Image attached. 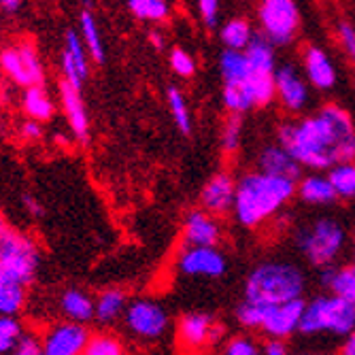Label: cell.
I'll return each instance as SVG.
<instances>
[{
	"label": "cell",
	"instance_id": "6da1fadb",
	"mask_svg": "<svg viewBox=\"0 0 355 355\" xmlns=\"http://www.w3.org/2000/svg\"><path fill=\"white\" fill-rule=\"evenodd\" d=\"M281 145L304 168L326 171L355 162V123L351 115L330 103L317 115L298 121H285L277 130Z\"/></svg>",
	"mask_w": 355,
	"mask_h": 355
},
{
	"label": "cell",
	"instance_id": "7a4b0ae2",
	"mask_svg": "<svg viewBox=\"0 0 355 355\" xmlns=\"http://www.w3.org/2000/svg\"><path fill=\"white\" fill-rule=\"evenodd\" d=\"M296 196V183L268 177L262 173H247L236 181V196L232 213L245 228H257L275 217L289 200Z\"/></svg>",
	"mask_w": 355,
	"mask_h": 355
},
{
	"label": "cell",
	"instance_id": "3957f363",
	"mask_svg": "<svg viewBox=\"0 0 355 355\" xmlns=\"http://www.w3.org/2000/svg\"><path fill=\"white\" fill-rule=\"evenodd\" d=\"M306 277L302 268L287 260H268L257 264L245 279L243 300L257 306H277L302 300Z\"/></svg>",
	"mask_w": 355,
	"mask_h": 355
},
{
	"label": "cell",
	"instance_id": "277c9868",
	"mask_svg": "<svg viewBox=\"0 0 355 355\" xmlns=\"http://www.w3.org/2000/svg\"><path fill=\"white\" fill-rule=\"evenodd\" d=\"M296 247L315 268H330L347 247V230L332 217H319L296 232Z\"/></svg>",
	"mask_w": 355,
	"mask_h": 355
},
{
	"label": "cell",
	"instance_id": "5b68a950",
	"mask_svg": "<svg viewBox=\"0 0 355 355\" xmlns=\"http://www.w3.org/2000/svg\"><path fill=\"white\" fill-rule=\"evenodd\" d=\"M355 330V306L334 294H319L304 304L298 332L304 336L332 334L347 338Z\"/></svg>",
	"mask_w": 355,
	"mask_h": 355
},
{
	"label": "cell",
	"instance_id": "8992f818",
	"mask_svg": "<svg viewBox=\"0 0 355 355\" xmlns=\"http://www.w3.org/2000/svg\"><path fill=\"white\" fill-rule=\"evenodd\" d=\"M39 260L37 245L0 219V270L28 287L39 272Z\"/></svg>",
	"mask_w": 355,
	"mask_h": 355
},
{
	"label": "cell",
	"instance_id": "52a82bcc",
	"mask_svg": "<svg viewBox=\"0 0 355 355\" xmlns=\"http://www.w3.org/2000/svg\"><path fill=\"white\" fill-rule=\"evenodd\" d=\"M262 37L275 47L289 45L300 28V9L294 0H264L257 7Z\"/></svg>",
	"mask_w": 355,
	"mask_h": 355
},
{
	"label": "cell",
	"instance_id": "ba28073f",
	"mask_svg": "<svg viewBox=\"0 0 355 355\" xmlns=\"http://www.w3.org/2000/svg\"><path fill=\"white\" fill-rule=\"evenodd\" d=\"M125 328L130 330L135 336L145 338V340H155L159 336H164L168 330V313L166 309L155 302V300H135L128 302L125 313H123Z\"/></svg>",
	"mask_w": 355,
	"mask_h": 355
},
{
	"label": "cell",
	"instance_id": "9c48e42d",
	"mask_svg": "<svg viewBox=\"0 0 355 355\" xmlns=\"http://www.w3.org/2000/svg\"><path fill=\"white\" fill-rule=\"evenodd\" d=\"M0 69H3L15 83L28 87H41L43 83V64L37 49L30 43L7 47L0 51Z\"/></svg>",
	"mask_w": 355,
	"mask_h": 355
},
{
	"label": "cell",
	"instance_id": "30bf717a",
	"mask_svg": "<svg viewBox=\"0 0 355 355\" xmlns=\"http://www.w3.org/2000/svg\"><path fill=\"white\" fill-rule=\"evenodd\" d=\"M179 270L187 277L219 279L228 270V260L217 247H187L179 257Z\"/></svg>",
	"mask_w": 355,
	"mask_h": 355
},
{
	"label": "cell",
	"instance_id": "8fae6325",
	"mask_svg": "<svg viewBox=\"0 0 355 355\" xmlns=\"http://www.w3.org/2000/svg\"><path fill=\"white\" fill-rule=\"evenodd\" d=\"M275 94L285 111L300 113L309 105V85L294 64H283L275 71Z\"/></svg>",
	"mask_w": 355,
	"mask_h": 355
},
{
	"label": "cell",
	"instance_id": "7c38bea8",
	"mask_svg": "<svg viewBox=\"0 0 355 355\" xmlns=\"http://www.w3.org/2000/svg\"><path fill=\"white\" fill-rule=\"evenodd\" d=\"M89 338L92 336L85 326L64 321L45 332L41 349L43 355H83Z\"/></svg>",
	"mask_w": 355,
	"mask_h": 355
},
{
	"label": "cell",
	"instance_id": "4fadbf2b",
	"mask_svg": "<svg viewBox=\"0 0 355 355\" xmlns=\"http://www.w3.org/2000/svg\"><path fill=\"white\" fill-rule=\"evenodd\" d=\"M306 300H294L287 304H277V306H266L264 309V319H262V332L270 336V340H285L300 328V319L304 313Z\"/></svg>",
	"mask_w": 355,
	"mask_h": 355
},
{
	"label": "cell",
	"instance_id": "5bb4252c",
	"mask_svg": "<svg viewBox=\"0 0 355 355\" xmlns=\"http://www.w3.org/2000/svg\"><path fill=\"white\" fill-rule=\"evenodd\" d=\"M62 73H64V83H69L77 92L83 89V85L89 77L87 51H85V45H83L77 30H67V35H64Z\"/></svg>",
	"mask_w": 355,
	"mask_h": 355
},
{
	"label": "cell",
	"instance_id": "9a60e30c",
	"mask_svg": "<svg viewBox=\"0 0 355 355\" xmlns=\"http://www.w3.org/2000/svg\"><path fill=\"white\" fill-rule=\"evenodd\" d=\"M234 196H236V181L228 173H217L211 177L202 191H200V205L202 211L209 215H221L228 213L234 207Z\"/></svg>",
	"mask_w": 355,
	"mask_h": 355
},
{
	"label": "cell",
	"instance_id": "2e32d148",
	"mask_svg": "<svg viewBox=\"0 0 355 355\" xmlns=\"http://www.w3.org/2000/svg\"><path fill=\"white\" fill-rule=\"evenodd\" d=\"M257 173L287 179L294 183H298L302 179V166L277 143L266 145L260 153H257Z\"/></svg>",
	"mask_w": 355,
	"mask_h": 355
},
{
	"label": "cell",
	"instance_id": "e0dca14e",
	"mask_svg": "<svg viewBox=\"0 0 355 355\" xmlns=\"http://www.w3.org/2000/svg\"><path fill=\"white\" fill-rule=\"evenodd\" d=\"M221 230L213 215L207 211H189L183 223V239L187 247H215L219 243Z\"/></svg>",
	"mask_w": 355,
	"mask_h": 355
},
{
	"label": "cell",
	"instance_id": "ac0fdd59",
	"mask_svg": "<svg viewBox=\"0 0 355 355\" xmlns=\"http://www.w3.org/2000/svg\"><path fill=\"white\" fill-rule=\"evenodd\" d=\"M302 67L309 83L317 89H332L336 85V69L332 58L317 45H311L304 49Z\"/></svg>",
	"mask_w": 355,
	"mask_h": 355
},
{
	"label": "cell",
	"instance_id": "d6986e66",
	"mask_svg": "<svg viewBox=\"0 0 355 355\" xmlns=\"http://www.w3.org/2000/svg\"><path fill=\"white\" fill-rule=\"evenodd\" d=\"M217 332L219 328L209 313H187L179 319V338L185 347L198 349L215 338Z\"/></svg>",
	"mask_w": 355,
	"mask_h": 355
},
{
	"label": "cell",
	"instance_id": "ffe728a7",
	"mask_svg": "<svg viewBox=\"0 0 355 355\" xmlns=\"http://www.w3.org/2000/svg\"><path fill=\"white\" fill-rule=\"evenodd\" d=\"M60 98H62V107L64 113H67V119L73 128V132L79 141H87L89 135V117L81 98V92H77L75 87H71L69 83H60Z\"/></svg>",
	"mask_w": 355,
	"mask_h": 355
},
{
	"label": "cell",
	"instance_id": "44dd1931",
	"mask_svg": "<svg viewBox=\"0 0 355 355\" xmlns=\"http://www.w3.org/2000/svg\"><path fill=\"white\" fill-rule=\"evenodd\" d=\"M296 193L298 198L306 205H313V207H326V205H332L336 202V191L328 179V175H309V177H302L298 183H296Z\"/></svg>",
	"mask_w": 355,
	"mask_h": 355
},
{
	"label": "cell",
	"instance_id": "7402d4cb",
	"mask_svg": "<svg viewBox=\"0 0 355 355\" xmlns=\"http://www.w3.org/2000/svg\"><path fill=\"white\" fill-rule=\"evenodd\" d=\"M319 283L326 289H330V294L347 300L349 304L355 306V266H330L321 268L319 272Z\"/></svg>",
	"mask_w": 355,
	"mask_h": 355
},
{
	"label": "cell",
	"instance_id": "603a6c76",
	"mask_svg": "<svg viewBox=\"0 0 355 355\" xmlns=\"http://www.w3.org/2000/svg\"><path fill=\"white\" fill-rule=\"evenodd\" d=\"M60 309L71 324L85 326L89 319H94V300L81 289H67L60 298Z\"/></svg>",
	"mask_w": 355,
	"mask_h": 355
},
{
	"label": "cell",
	"instance_id": "cb8c5ba5",
	"mask_svg": "<svg viewBox=\"0 0 355 355\" xmlns=\"http://www.w3.org/2000/svg\"><path fill=\"white\" fill-rule=\"evenodd\" d=\"M247 62L251 73H260V75H275L277 71V55H275V47L262 37L255 35L253 41L249 43V47L245 49Z\"/></svg>",
	"mask_w": 355,
	"mask_h": 355
},
{
	"label": "cell",
	"instance_id": "d4e9b609",
	"mask_svg": "<svg viewBox=\"0 0 355 355\" xmlns=\"http://www.w3.org/2000/svg\"><path fill=\"white\" fill-rule=\"evenodd\" d=\"M219 73L223 85H243L251 77V69L245 51H230L223 49L219 55Z\"/></svg>",
	"mask_w": 355,
	"mask_h": 355
},
{
	"label": "cell",
	"instance_id": "484cf974",
	"mask_svg": "<svg viewBox=\"0 0 355 355\" xmlns=\"http://www.w3.org/2000/svg\"><path fill=\"white\" fill-rule=\"evenodd\" d=\"M79 37L85 45V51L87 55L96 62V64H105L107 60V53H105V45H103V37H101V30H98V24H96V17L89 9H83L81 11V17H79Z\"/></svg>",
	"mask_w": 355,
	"mask_h": 355
},
{
	"label": "cell",
	"instance_id": "4316f807",
	"mask_svg": "<svg viewBox=\"0 0 355 355\" xmlns=\"http://www.w3.org/2000/svg\"><path fill=\"white\" fill-rule=\"evenodd\" d=\"M128 296L121 289H107L94 300V319L101 324H113V321L125 313Z\"/></svg>",
	"mask_w": 355,
	"mask_h": 355
},
{
	"label": "cell",
	"instance_id": "83f0119b",
	"mask_svg": "<svg viewBox=\"0 0 355 355\" xmlns=\"http://www.w3.org/2000/svg\"><path fill=\"white\" fill-rule=\"evenodd\" d=\"M26 304V287L0 270V315L15 317Z\"/></svg>",
	"mask_w": 355,
	"mask_h": 355
},
{
	"label": "cell",
	"instance_id": "f1b7e54d",
	"mask_svg": "<svg viewBox=\"0 0 355 355\" xmlns=\"http://www.w3.org/2000/svg\"><path fill=\"white\" fill-rule=\"evenodd\" d=\"M219 39L225 45V49L230 51H245L249 47V43L253 41V30L251 24L243 17H234L228 19L221 30H219Z\"/></svg>",
	"mask_w": 355,
	"mask_h": 355
},
{
	"label": "cell",
	"instance_id": "f546056e",
	"mask_svg": "<svg viewBox=\"0 0 355 355\" xmlns=\"http://www.w3.org/2000/svg\"><path fill=\"white\" fill-rule=\"evenodd\" d=\"M24 109L32 121H47L53 117V103L43 87H28L24 94Z\"/></svg>",
	"mask_w": 355,
	"mask_h": 355
},
{
	"label": "cell",
	"instance_id": "4dcf8cb0",
	"mask_svg": "<svg viewBox=\"0 0 355 355\" xmlns=\"http://www.w3.org/2000/svg\"><path fill=\"white\" fill-rule=\"evenodd\" d=\"M166 101H168V109H171V115L179 128V132L189 137L191 135V115H189V107H187L183 92L179 87L171 85L166 89Z\"/></svg>",
	"mask_w": 355,
	"mask_h": 355
},
{
	"label": "cell",
	"instance_id": "1f68e13d",
	"mask_svg": "<svg viewBox=\"0 0 355 355\" xmlns=\"http://www.w3.org/2000/svg\"><path fill=\"white\" fill-rule=\"evenodd\" d=\"M245 87L251 94V101L255 107H266L270 105L277 94H275V75H260V73H251L249 81Z\"/></svg>",
	"mask_w": 355,
	"mask_h": 355
},
{
	"label": "cell",
	"instance_id": "d6a6232c",
	"mask_svg": "<svg viewBox=\"0 0 355 355\" xmlns=\"http://www.w3.org/2000/svg\"><path fill=\"white\" fill-rule=\"evenodd\" d=\"M328 179L336 191V198H343V200L355 198V162L338 164V166L330 168Z\"/></svg>",
	"mask_w": 355,
	"mask_h": 355
},
{
	"label": "cell",
	"instance_id": "836d02e7",
	"mask_svg": "<svg viewBox=\"0 0 355 355\" xmlns=\"http://www.w3.org/2000/svg\"><path fill=\"white\" fill-rule=\"evenodd\" d=\"M128 9L143 21H162L171 15V5L164 0H130Z\"/></svg>",
	"mask_w": 355,
	"mask_h": 355
},
{
	"label": "cell",
	"instance_id": "e575fe53",
	"mask_svg": "<svg viewBox=\"0 0 355 355\" xmlns=\"http://www.w3.org/2000/svg\"><path fill=\"white\" fill-rule=\"evenodd\" d=\"M24 338V328L17 317L0 315V355H11Z\"/></svg>",
	"mask_w": 355,
	"mask_h": 355
},
{
	"label": "cell",
	"instance_id": "d590c367",
	"mask_svg": "<svg viewBox=\"0 0 355 355\" xmlns=\"http://www.w3.org/2000/svg\"><path fill=\"white\" fill-rule=\"evenodd\" d=\"M221 98H223V105L228 109L232 115H241L249 109H253V101H251V94L249 89L243 85H223V92H221Z\"/></svg>",
	"mask_w": 355,
	"mask_h": 355
},
{
	"label": "cell",
	"instance_id": "8d00e7d4",
	"mask_svg": "<svg viewBox=\"0 0 355 355\" xmlns=\"http://www.w3.org/2000/svg\"><path fill=\"white\" fill-rule=\"evenodd\" d=\"M243 137V115H230L221 130V147L225 153H236Z\"/></svg>",
	"mask_w": 355,
	"mask_h": 355
},
{
	"label": "cell",
	"instance_id": "74e56055",
	"mask_svg": "<svg viewBox=\"0 0 355 355\" xmlns=\"http://www.w3.org/2000/svg\"><path fill=\"white\" fill-rule=\"evenodd\" d=\"M83 355H125L123 345L109 334H98V336H92Z\"/></svg>",
	"mask_w": 355,
	"mask_h": 355
},
{
	"label": "cell",
	"instance_id": "f35d334b",
	"mask_svg": "<svg viewBox=\"0 0 355 355\" xmlns=\"http://www.w3.org/2000/svg\"><path fill=\"white\" fill-rule=\"evenodd\" d=\"M264 309L266 306H257V304H251L247 300L239 302L234 315L239 319V324L247 330H260L262 328V319H264Z\"/></svg>",
	"mask_w": 355,
	"mask_h": 355
},
{
	"label": "cell",
	"instance_id": "ab89813d",
	"mask_svg": "<svg viewBox=\"0 0 355 355\" xmlns=\"http://www.w3.org/2000/svg\"><path fill=\"white\" fill-rule=\"evenodd\" d=\"M221 355H262V345L257 343L253 336H247V334L232 336L228 343L223 345Z\"/></svg>",
	"mask_w": 355,
	"mask_h": 355
},
{
	"label": "cell",
	"instance_id": "60d3db41",
	"mask_svg": "<svg viewBox=\"0 0 355 355\" xmlns=\"http://www.w3.org/2000/svg\"><path fill=\"white\" fill-rule=\"evenodd\" d=\"M171 69L179 75V77H191L196 73V60H193L185 49H173L171 51Z\"/></svg>",
	"mask_w": 355,
	"mask_h": 355
},
{
	"label": "cell",
	"instance_id": "b9f144b4",
	"mask_svg": "<svg viewBox=\"0 0 355 355\" xmlns=\"http://www.w3.org/2000/svg\"><path fill=\"white\" fill-rule=\"evenodd\" d=\"M336 35H338V41L345 49V53L351 58V62L355 64V26L349 24V21H338L336 26Z\"/></svg>",
	"mask_w": 355,
	"mask_h": 355
},
{
	"label": "cell",
	"instance_id": "7bdbcfd3",
	"mask_svg": "<svg viewBox=\"0 0 355 355\" xmlns=\"http://www.w3.org/2000/svg\"><path fill=\"white\" fill-rule=\"evenodd\" d=\"M198 13H200L202 24L209 30L219 26V3H217V0H200V3H198Z\"/></svg>",
	"mask_w": 355,
	"mask_h": 355
},
{
	"label": "cell",
	"instance_id": "ee69618b",
	"mask_svg": "<svg viewBox=\"0 0 355 355\" xmlns=\"http://www.w3.org/2000/svg\"><path fill=\"white\" fill-rule=\"evenodd\" d=\"M11 355H43L41 343L35 336H24L21 343L17 345V349Z\"/></svg>",
	"mask_w": 355,
	"mask_h": 355
},
{
	"label": "cell",
	"instance_id": "f6af8a7d",
	"mask_svg": "<svg viewBox=\"0 0 355 355\" xmlns=\"http://www.w3.org/2000/svg\"><path fill=\"white\" fill-rule=\"evenodd\" d=\"M43 130H41V123L39 121H32L28 119L24 125H21V137L28 139V141H35V139H41Z\"/></svg>",
	"mask_w": 355,
	"mask_h": 355
},
{
	"label": "cell",
	"instance_id": "bcb514c9",
	"mask_svg": "<svg viewBox=\"0 0 355 355\" xmlns=\"http://www.w3.org/2000/svg\"><path fill=\"white\" fill-rule=\"evenodd\" d=\"M262 355H287V347L283 340H268L262 345Z\"/></svg>",
	"mask_w": 355,
	"mask_h": 355
},
{
	"label": "cell",
	"instance_id": "7dc6e473",
	"mask_svg": "<svg viewBox=\"0 0 355 355\" xmlns=\"http://www.w3.org/2000/svg\"><path fill=\"white\" fill-rule=\"evenodd\" d=\"M24 207H26V211H28L32 217H43V207H41V202H39L35 196H30V193H26V196H24Z\"/></svg>",
	"mask_w": 355,
	"mask_h": 355
},
{
	"label": "cell",
	"instance_id": "c3c4849f",
	"mask_svg": "<svg viewBox=\"0 0 355 355\" xmlns=\"http://www.w3.org/2000/svg\"><path fill=\"white\" fill-rule=\"evenodd\" d=\"M338 355H355V330H353V332L343 340Z\"/></svg>",
	"mask_w": 355,
	"mask_h": 355
},
{
	"label": "cell",
	"instance_id": "681fc988",
	"mask_svg": "<svg viewBox=\"0 0 355 355\" xmlns=\"http://www.w3.org/2000/svg\"><path fill=\"white\" fill-rule=\"evenodd\" d=\"M24 7L21 0H0V9H5L7 13H17Z\"/></svg>",
	"mask_w": 355,
	"mask_h": 355
},
{
	"label": "cell",
	"instance_id": "f907efd6",
	"mask_svg": "<svg viewBox=\"0 0 355 355\" xmlns=\"http://www.w3.org/2000/svg\"><path fill=\"white\" fill-rule=\"evenodd\" d=\"M149 41H151V45L155 47V49H164V39H162V35H159V32H151L149 35Z\"/></svg>",
	"mask_w": 355,
	"mask_h": 355
},
{
	"label": "cell",
	"instance_id": "816d5d0a",
	"mask_svg": "<svg viewBox=\"0 0 355 355\" xmlns=\"http://www.w3.org/2000/svg\"><path fill=\"white\" fill-rule=\"evenodd\" d=\"M351 266H355V232L351 236Z\"/></svg>",
	"mask_w": 355,
	"mask_h": 355
},
{
	"label": "cell",
	"instance_id": "f5cc1de1",
	"mask_svg": "<svg viewBox=\"0 0 355 355\" xmlns=\"http://www.w3.org/2000/svg\"><path fill=\"white\" fill-rule=\"evenodd\" d=\"M300 355H309V353H300Z\"/></svg>",
	"mask_w": 355,
	"mask_h": 355
}]
</instances>
